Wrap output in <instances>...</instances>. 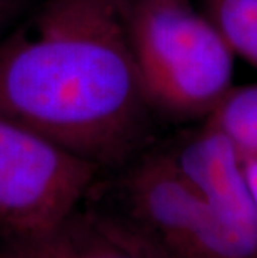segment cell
<instances>
[{
  "label": "cell",
  "mask_w": 257,
  "mask_h": 258,
  "mask_svg": "<svg viewBox=\"0 0 257 258\" xmlns=\"http://www.w3.org/2000/svg\"><path fill=\"white\" fill-rule=\"evenodd\" d=\"M82 205L43 232L0 237V258H162L114 213Z\"/></svg>",
  "instance_id": "obj_6"
},
{
  "label": "cell",
  "mask_w": 257,
  "mask_h": 258,
  "mask_svg": "<svg viewBox=\"0 0 257 258\" xmlns=\"http://www.w3.org/2000/svg\"><path fill=\"white\" fill-rule=\"evenodd\" d=\"M204 123L221 132L242 160L257 158V84L232 85Z\"/></svg>",
  "instance_id": "obj_7"
},
{
  "label": "cell",
  "mask_w": 257,
  "mask_h": 258,
  "mask_svg": "<svg viewBox=\"0 0 257 258\" xmlns=\"http://www.w3.org/2000/svg\"><path fill=\"white\" fill-rule=\"evenodd\" d=\"M194 186L236 258H257V213L244 162L221 132L202 127L166 150Z\"/></svg>",
  "instance_id": "obj_5"
},
{
  "label": "cell",
  "mask_w": 257,
  "mask_h": 258,
  "mask_svg": "<svg viewBox=\"0 0 257 258\" xmlns=\"http://www.w3.org/2000/svg\"><path fill=\"white\" fill-rule=\"evenodd\" d=\"M102 172L22 125L0 117V237L54 227L79 208Z\"/></svg>",
  "instance_id": "obj_3"
},
{
  "label": "cell",
  "mask_w": 257,
  "mask_h": 258,
  "mask_svg": "<svg viewBox=\"0 0 257 258\" xmlns=\"http://www.w3.org/2000/svg\"><path fill=\"white\" fill-rule=\"evenodd\" d=\"M117 183L119 207L106 208L162 258H236L209 208L167 152L125 163Z\"/></svg>",
  "instance_id": "obj_4"
},
{
  "label": "cell",
  "mask_w": 257,
  "mask_h": 258,
  "mask_svg": "<svg viewBox=\"0 0 257 258\" xmlns=\"http://www.w3.org/2000/svg\"><path fill=\"white\" fill-rule=\"evenodd\" d=\"M205 17L234 55L257 69V0H207Z\"/></svg>",
  "instance_id": "obj_8"
},
{
  "label": "cell",
  "mask_w": 257,
  "mask_h": 258,
  "mask_svg": "<svg viewBox=\"0 0 257 258\" xmlns=\"http://www.w3.org/2000/svg\"><path fill=\"white\" fill-rule=\"evenodd\" d=\"M129 34L152 108L205 118L231 90L234 52L187 0H132Z\"/></svg>",
  "instance_id": "obj_2"
},
{
  "label": "cell",
  "mask_w": 257,
  "mask_h": 258,
  "mask_svg": "<svg viewBox=\"0 0 257 258\" xmlns=\"http://www.w3.org/2000/svg\"><path fill=\"white\" fill-rule=\"evenodd\" d=\"M244 162V170H245V177L250 186V194H252L254 205H255V213H257V158H247Z\"/></svg>",
  "instance_id": "obj_9"
},
{
  "label": "cell",
  "mask_w": 257,
  "mask_h": 258,
  "mask_svg": "<svg viewBox=\"0 0 257 258\" xmlns=\"http://www.w3.org/2000/svg\"><path fill=\"white\" fill-rule=\"evenodd\" d=\"M22 0H0V35H2L4 27L12 20L14 14L17 12Z\"/></svg>",
  "instance_id": "obj_10"
},
{
  "label": "cell",
  "mask_w": 257,
  "mask_h": 258,
  "mask_svg": "<svg viewBox=\"0 0 257 258\" xmlns=\"http://www.w3.org/2000/svg\"><path fill=\"white\" fill-rule=\"evenodd\" d=\"M132 0H47L0 35V117L100 172L137 157L149 128L129 34Z\"/></svg>",
  "instance_id": "obj_1"
}]
</instances>
